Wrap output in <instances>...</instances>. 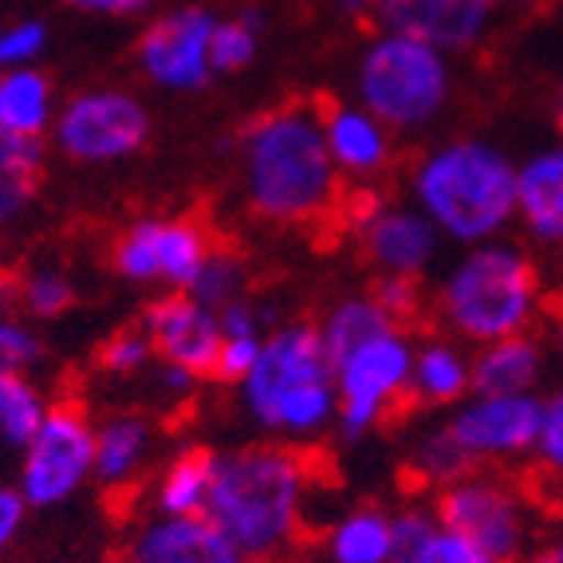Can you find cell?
I'll return each mask as SVG.
<instances>
[{"label": "cell", "mask_w": 563, "mask_h": 563, "mask_svg": "<svg viewBox=\"0 0 563 563\" xmlns=\"http://www.w3.org/2000/svg\"><path fill=\"white\" fill-rule=\"evenodd\" d=\"M544 366V343L536 335L485 343L473 355V395H536Z\"/></svg>", "instance_id": "cell-22"}, {"label": "cell", "mask_w": 563, "mask_h": 563, "mask_svg": "<svg viewBox=\"0 0 563 563\" xmlns=\"http://www.w3.org/2000/svg\"><path fill=\"white\" fill-rule=\"evenodd\" d=\"M154 378H158V386L166 390L169 398H189L194 390H198V383H201V378H194L189 371H178V366H166V363H158Z\"/></svg>", "instance_id": "cell-43"}, {"label": "cell", "mask_w": 563, "mask_h": 563, "mask_svg": "<svg viewBox=\"0 0 563 563\" xmlns=\"http://www.w3.org/2000/svg\"><path fill=\"white\" fill-rule=\"evenodd\" d=\"M520 563H563V536H555V540H544V544L528 548V552L520 555Z\"/></svg>", "instance_id": "cell-45"}, {"label": "cell", "mask_w": 563, "mask_h": 563, "mask_svg": "<svg viewBox=\"0 0 563 563\" xmlns=\"http://www.w3.org/2000/svg\"><path fill=\"white\" fill-rule=\"evenodd\" d=\"M40 194V174H12V178H0V229L16 221L24 209L36 201Z\"/></svg>", "instance_id": "cell-40"}, {"label": "cell", "mask_w": 563, "mask_h": 563, "mask_svg": "<svg viewBox=\"0 0 563 563\" xmlns=\"http://www.w3.org/2000/svg\"><path fill=\"white\" fill-rule=\"evenodd\" d=\"M44 358V339L20 316H0V371L4 375H29Z\"/></svg>", "instance_id": "cell-33"}, {"label": "cell", "mask_w": 563, "mask_h": 563, "mask_svg": "<svg viewBox=\"0 0 563 563\" xmlns=\"http://www.w3.org/2000/svg\"><path fill=\"white\" fill-rule=\"evenodd\" d=\"M410 563H497L488 552H481L477 544H470L465 536L450 532V528H433V536L418 548Z\"/></svg>", "instance_id": "cell-37"}, {"label": "cell", "mask_w": 563, "mask_h": 563, "mask_svg": "<svg viewBox=\"0 0 563 563\" xmlns=\"http://www.w3.org/2000/svg\"><path fill=\"white\" fill-rule=\"evenodd\" d=\"M154 426L142 413H111L95 422V485L107 493H126L151 465Z\"/></svg>", "instance_id": "cell-21"}, {"label": "cell", "mask_w": 563, "mask_h": 563, "mask_svg": "<svg viewBox=\"0 0 563 563\" xmlns=\"http://www.w3.org/2000/svg\"><path fill=\"white\" fill-rule=\"evenodd\" d=\"M71 12H84V16H114V20H131L151 12L158 0H64Z\"/></svg>", "instance_id": "cell-42"}, {"label": "cell", "mask_w": 563, "mask_h": 563, "mask_svg": "<svg viewBox=\"0 0 563 563\" xmlns=\"http://www.w3.org/2000/svg\"><path fill=\"white\" fill-rule=\"evenodd\" d=\"M517 225L540 244H563V139L517 162Z\"/></svg>", "instance_id": "cell-19"}, {"label": "cell", "mask_w": 563, "mask_h": 563, "mask_svg": "<svg viewBox=\"0 0 563 563\" xmlns=\"http://www.w3.org/2000/svg\"><path fill=\"white\" fill-rule=\"evenodd\" d=\"M244 209L276 229H320L343 213L347 189L323 142L320 103L268 107L236 134Z\"/></svg>", "instance_id": "cell-1"}, {"label": "cell", "mask_w": 563, "mask_h": 563, "mask_svg": "<svg viewBox=\"0 0 563 563\" xmlns=\"http://www.w3.org/2000/svg\"><path fill=\"white\" fill-rule=\"evenodd\" d=\"M47 158V142L44 139H20L0 126V178H12V174H40Z\"/></svg>", "instance_id": "cell-38"}, {"label": "cell", "mask_w": 563, "mask_h": 563, "mask_svg": "<svg viewBox=\"0 0 563 563\" xmlns=\"http://www.w3.org/2000/svg\"><path fill=\"white\" fill-rule=\"evenodd\" d=\"M244 413L284 445H308L335 426V371L311 320L276 323L261 358L236 386Z\"/></svg>", "instance_id": "cell-4"}, {"label": "cell", "mask_w": 563, "mask_h": 563, "mask_svg": "<svg viewBox=\"0 0 563 563\" xmlns=\"http://www.w3.org/2000/svg\"><path fill=\"white\" fill-rule=\"evenodd\" d=\"M217 244L194 217H139L111 241V268L142 288L189 291Z\"/></svg>", "instance_id": "cell-11"}, {"label": "cell", "mask_w": 563, "mask_h": 563, "mask_svg": "<svg viewBox=\"0 0 563 563\" xmlns=\"http://www.w3.org/2000/svg\"><path fill=\"white\" fill-rule=\"evenodd\" d=\"M95 477V422L79 402H52L20 450L16 488L32 512L67 505Z\"/></svg>", "instance_id": "cell-10"}, {"label": "cell", "mask_w": 563, "mask_h": 563, "mask_svg": "<svg viewBox=\"0 0 563 563\" xmlns=\"http://www.w3.org/2000/svg\"><path fill=\"white\" fill-rule=\"evenodd\" d=\"M335 9L351 20H371L378 9V0H335Z\"/></svg>", "instance_id": "cell-46"}, {"label": "cell", "mask_w": 563, "mask_h": 563, "mask_svg": "<svg viewBox=\"0 0 563 563\" xmlns=\"http://www.w3.org/2000/svg\"><path fill=\"white\" fill-rule=\"evenodd\" d=\"M544 308V284L532 256L512 241L473 244L445 268L433 291V316L457 343H500L532 335Z\"/></svg>", "instance_id": "cell-5"}, {"label": "cell", "mask_w": 563, "mask_h": 563, "mask_svg": "<svg viewBox=\"0 0 563 563\" xmlns=\"http://www.w3.org/2000/svg\"><path fill=\"white\" fill-rule=\"evenodd\" d=\"M316 470L303 450L253 442L217 450L206 517L253 563H284L303 540Z\"/></svg>", "instance_id": "cell-2"}, {"label": "cell", "mask_w": 563, "mask_h": 563, "mask_svg": "<svg viewBox=\"0 0 563 563\" xmlns=\"http://www.w3.org/2000/svg\"><path fill=\"white\" fill-rule=\"evenodd\" d=\"M24 520H29V505L20 497V488L0 485V555L16 544V536L24 532Z\"/></svg>", "instance_id": "cell-41"}, {"label": "cell", "mask_w": 563, "mask_h": 563, "mask_svg": "<svg viewBox=\"0 0 563 563\" xmlns=\"http://www.w3.org/2000/svg\"><path fill=\"white\" fill-rule=\"evenodd\" d=\"M139 328L151 335L158 363L189 371L194 378H213L221 355V320L189 291H162L146 303Z\"/></svg>", "instance_id": "cell-15"}, {"label": "cell", "mask_w": 563, "mask_h": 563, "mask_svg": "<svg viewBox=\"0 0 563 563\" xmlns=\"http://www.w3.org/2000/svg\"><path fill=\"white\" fill-rule=\"evenodd\" d=\"M261 347H264V335L261 339H221V355H217L213 378L217 383L241 386L244 375H249L253 363L261 358Z\"/></svg>", "instance_id": "cell-39"}, {"label": "cell", "mask_w": 563, "mask_h": 563, "mask_svg": "<svg viewBox=\"0 0 563 563\" xmlns=\"http://www.w3.org/2000/svg\"><path fill=\"white\" fill-rule=\"evenodd\" d=\"M413 343L418 339L410 331L395 328L331 363L339 398L335 430L343 442H363L366 433H375L390 413L410 402Z\"/></svg>", "instance_id": "cell-7"}, {"label": "cell", "mask_w": 563, "mask_h": 563, "mask_svg": "<svg viewBox=\"0 0 563 563\" xmlns=\"http://www.w3.org/2000/svg\"><path fill=\"white\" fill-rule=\"evenodd\" d=\"M555 126H560V134H563V84H560V91H555Z\"/></svg>", "instance_id": "cell-47"}, {"label": "cell", "mask_w": 563, "mask_h": 563, "mask_svg": "<svg viewBox=\"0 0 563 563\" xmlns=\"http://www.w3.org/2000/svg\"><path fill=\"white\" fill-rule=\"evenodd\" d=\"M473 395V355L453 335H426L413 343L410 402L445 410Z\"/></svg>", "instance_id": "cell-20"}, {"label": "cell", "mask_w": 563, "mask_h": 563, "mask_svg": "<svg viewBox=\"0 0 563 563\" xmlns=\"http://www.w3.org/2000/svg\"><path fill=\"white\" fill-rule=\"evenodd\" d=\"M433 517L497 563H520L532 548L536 517L528 497L500 473L473 470L433 493Z\"/></svg>", "instance_id": "cell-9"}, {"label": "cell", "mask_w": 563, "mask_h": 563, "mask_svg": "<svg viewBox=\"0 0 563 563\" xmlns=\"http://www.w3.org/2000/svg\"><path fill=\"white\" fill-rule=\"evenodd\" d=\"M122 563H253L209 517H146L126 532Z\"/></svg>", "instance_id": "cell-17"}, {"label": "cell", "mask_w": 563, "mask_h": 563, "mask_svg": "<svg viewBox=\"0 0 563 563\" xmlns=\"http://www.w3.org/2000/svg\"><path fill=\"white\" fill-rule=\"evenodd\" d=\"M395 560V512L378 505L347 508L323 532V563H390Z\"/></svg>", "instance_id": "cell-24"}, {"label": "cell", "mask_w": 563, "mask_h": 563, "mask_svg": "<svg viewBox=\"0 0 563 563\" xmlns=\"http://www.w3.org/2000/svg\"><path fill=\"white\" fill-rule=\"evenodd\" d=\"M355 244L375 276L422 280L442 253V233L410 201H366L355 213Z\"/></svg>", "instance_id": "cell-14"}, {"label": "cell", "mask_w": 563, "mask_h": 563, "mask_svg": "<svg viewBox=\"0 0 563 563\" xmlns=\"http://www.w3.org/2000/svg\"><path fill=\"white\" fill-rule=\"evenodd\" d=\"M536 461L540 470L563 481V386H555L544 398V413H540V438H536Z\"/></svg>", "instance_id": "cell-36"}, {"label": "cell", "mask_w": 563, "mask_h": 563, "mask_svg": "<svg viewBox=\"0 0 563 563\" xmlns=\"http://www.w3.org/2000/svg\"><path fill=\"white\" fill-rule=\"evenodd\" d=\"M323 142L343 181H375L395 166V131L358 103H320Z\"/></svg>", "instance_id": "cell-18"}, {"label": "cell", "mask_w": 563, "mask_h": 563, "mask_svg": "<svg viewBox=\"0 0 563 563\" xmlns=\"http://www.w3.org/2000/svg\"><path fill=\"white\" fill-rule=\"evenodd\" d=\"M213 457L217 450L189 445L178 450L151 481V512L154 517H206L213 497Z\"/></svg>", "instance_id": "cell-23"}, {"label": "cell", "mask_w": 563, "mask_h": 563, "mask_svg": "<svg viewBox=\"0 0 563 563\" xmlns=\"http://www.w3.org/2000/svg\"><path fill=\"white\" fill-rule=\"evenodd\" d=\"M47 24L40 16L12 20L0 29V71L4 67H36V59L47 52Z\"/></svg>", "instance_id": "cell-35"}, {"label": "cell", "mask_w": 563, "mask_h": 563, "mask_svg": "<svg viewBox=\"0 0 563 563\" xmlns=\"http://www.w3.org/2000/svg\"><path fill=\"white\" fill-rule=\"evenodd\" d=\"M540 395H470L445 418V433L470 470H493L505 461H520L536 453L540 438Z\"/></svg>", "instance_id": "cell-13"}, {"label": "cell", "mask_w": 563, "mask_h": 563, "mask_svg": "<svg viewBox=\"0 0 563 563\" xmlns=\"http://www.w3.org/2000/svg\"><path fill=\"white\" fill-rule=\"evenodd\" d=\"M20 311V276L0 273V316H16Z\"/></svg>", "instance_id": "cell-44"}, {"label": "cell", "mask_w": 563, "mask_h": 563, "mask_svg": "<svg viewBox=\"0 0 563 563\" xmlns=\"http://www.w3.org/2000/svg\"><path fill=\"white\" fill-rule=\"evenodd\" d=\"M264 12L244 9L236 16H221L213 29V71L217 76H236L249 71L261 56Z\"/></svg>", "instance_id": "cell-28"}, {"label": "cell", "mask_w": 563, "mask_h": 563, "mask_svg": "<svg viewBox=\"0 0 563 563\" xmlns=\"http://www.w3.org/2000/svg\"><path fill=\"white\" fill-rule=\"evenodd\" d=\"M371 296H375L378 308H383L386 316L406 331H410V323L422 320V311H426L422 280H410V276H375Z\"/></svg>", "instance_id": "cell-34"}, {"label": "cell", "mask_w": 563, "mask_h": 563, "mask_svg": "<svg viewBox=\"0 0 563 563\" xmlns=\"http://www.w3.org/2000/svg\"><path fill=\"white\" fill-rule=\"evenodd\" d=\"M189 296L198 303H206L209 311H221L229 303L244 300L249 296V268L233 249H213L206 261V268L198 273Z\"/></svg>", "instance_id": "cell-30"}, {"label": "cell", "mask_w": 563, "mask_h": 563, "mask_svg": "<svg viewBox=\"0 0 563 563\" xmlns=\"http://www.w3.org/2000/svg\"><path fill=\"white\" fill-rule=\"evenodd\" d=\"M316 328H320L323 351H328V358L335 363V358L355 351L366 339L383 335V331H395L398 323L378 308V300L371 291H355V296H343V300L331 303Z\"/></svg>", "instance_id": "cell-26"}, {"label": "cell", "mask_w": 563, "mask_h": 563, "mask_svg": "<svg viewBox=\"0 0 563 563\" xmlns=\"http://www.w3.org/2000/svg\"><path fill=\"white\" fill-rule=\"evenodd\" d=\"M76 308V280L59 264H36L20 276V311L32 316V323L64 320Z\"/></svg>", "instance_id": "cell-29"}, {"label": "cell", "mask_w": 563, "mask_h": 563, "mask_svg": "<svg viewBox=\"0 0 563 563\" xmlns=\"http://www.w3.org/2000/svg\"><path fill=\"white\" fill-rule=\"evenodd\" d=\"M59 114L56 84L40 67L0 71V126L20 139H47Z\"/></svg>", "instance_id": "cell-25"}, {"label": "cell", "mask_w": 563, "mask_h": 563, "mask_svg": "<svg viewBox=\"0 0 563 563\" xmlns=\"http://www.w3.org/2000/svg\"><path fill=\"white\" fill-rule=\"evenodd\" d=\"M217 12L206 4H181L154 16L139 32L134 64L142 79L166 95H198L217 79L213 71V29Z\"/></svg>", "instance_id": "cell-12"}, {"label": "cell", "mask_w": 563, "mask_h": 563, "mask_svg": "<svg viewBox=\"0 0 563 563\" xmlns=\"http://www.w3.org/2000/svg\"><path fill=\"white\" fill-rule=\"evenodd\" d=\"M493 12V0H378L371 24L378 32H398L445 56H457L473 52L488 36Z\"/></svg>", "instance_id": "cell-16"}, {"label": "cell", "mask_w": 563, "mask_h": 563, "mask_svg": "<svg viewBox=\"0 0 563 563\" xmlns=\"http://www.w3.org/2000/svg\"><path fill=\"white\" fill-rule=\"evenodd\" d=\"M410 473L438 493V488H445L450 481L465 477V473H473V470H470V461L457 453V445L450 442L445 426H438V430L418 438V445H413V453H410Z\"/></svg>", "instance_id": "cell-31"}, {"label": "cell", "mask_w": 563, "mask_h": 563, "mask_svg": "<svg viewBox=\"0 0 563 563\" xmlns=\"http://www.w3.org/2000/svg\"><path fill=\"white\" fill-rule=\"evenodd\" d=\"M154 358L158 355H154L151 335L134 323V328L111 331V335L99 343L95 363H99V371H107V375H114V378H134V375H142V371H151Z\"/></svg>", "instance_id": "cell-32"}, {"label": "cell", "mask_w": 563, "mask_h": 563, "mask_svg": "<svg viewBox=\"0 0 563 563\" xmlns=\"http://www.w3.org/2000/svg\"><path fill=\"white\" fill-rule=\"evenodd\" d=\"M493 4H536V0H493Z\"/></svg>", "instance_id": "cell-48"}, {"label": "cell", "mask_w": 563, "mask_h": 563, "mask_svg": "<svg viewBox=\"0 0 563 563\" xmlns=\"http://www.w3.org/2000/svg\"><path fill=\"white\" fill-rule=\"evenodd\" d=\"M47 406L52 402L29 375H4L0 371V445H9L16 453L24 450L44 422Z\"/></svg>", "instance_id": "cell-27"}, {"label": "cell", "mask_w": 563, "mask_h": 563, "mask_svg": "<svg viewBox=\"0 0 563 563\" xmlns=\"http://www.w3.org/2000/svg\"><path fill=\"white\" fill-rule=\"evenodd\" d=\"M151 107L126 87H84L64 99L52 122V146L76 166H119L151 146Z\"/></svg>", "instance_id": "cell-8"}, {"label": "cell", "mask_w": 563, "mask_h": 563, "mask_svg": "<svg viewBox=\"0 0 563 563\" xmlns=\"http://www.w3.org/2000/svg\"><path fill=\"white\" fill-rule=\"evenodd\" d=\"M453 87V59L398 32L375 29L355 59V103L395 134L426 131L442 119Z\"/></svg>", "instance_id": "cell-6"}, {"label": "cell", "mask_w": 563, "mask_h": 563, "mask_svg": "<svg viewBox=\"0 0 563 563\" xmlns=\"http://www.w3.org/2000/svg\"><path fill=\"white\" fill-rule=\"evenodd\" d=\"M410 206L465 249L517 225V162L488 139L438 142L410 166Z\"/></svg>", "instance_id": "cell-3"}]
</instances>
